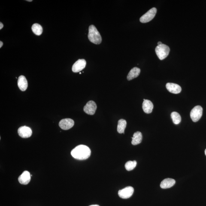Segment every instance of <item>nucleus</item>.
Returning <instances> with one entry per match:
<instances>
[{
  "label": "nucleus",
  "instance_id": "obj_2",
  "mask_svg": "<svg viewBox=\"0 0 206 206\" xmlns=\"http://www.w3.org/2000/svg\"><path fill=\"white\" fill-rule=\"evenodd\" d=\"M88 38L91 42L95 44H101L102 41L101 34L94 25H91L89 27Z\"/></svg>",
  "mask_w": 206,
  "mask_h": 206
},
{
  "label": "nucleus",
  "instance_id": "obj_3",
  "mask_svg": "<svg viewBox=\"0 0 206 206\" xmlns=\"http://www.w3.org/2000/svg\"><path fill=\"white\" fill-rule=\"evenodd\" d=\"M170 49L166 45L162 44L156 46V52L158 57L160 60H163L168 56Z\"/></svg>",
  "mask_w": 206,
  "mask_h": 206
},
{
  "label": "nucleus",
  "instance_id": "obj_1",
  "mask_svg": "<svg viewBox=\"0 0 206 206\" xmlns=\"http://www.w3.org/2000/svg\"><path fill=\"white\" fill-rule=\"evenodd\" d=\"M71 155L78 160H84L90 157L91 150L88 146L80 145L77 146L71 151Z\"/></svg>",
  "mask_w": 206,
  "mask_h": 206
},
{
  "label": "nucleus",
  "instance_id": "obj_21",
  "mask_svg": "<svg viewBox=\"0 0 206 206\" xmlns=\"http://www.w3.org/2000/svg\"><path fill=\"white\" fill-rule=\"evenodd\" d=\"M137 165L136 161H129L127 162L125 164V167L126 169L128 171H131L135 168Z\"/></svg>",
  "mask_w": 206,
  "mask_h": 206
},
{
  "label": "nucleus",
  "instance_id": "obj_9",
  "mask_svg": "<svg viewBox=\"0 0 206 206\" xmlns=\"http://www.w3.org/2000/svg\"><path fill=\"white\" fill-rule=\"evenodd\" d=\"M74 121L73 119L65 118L62 119L60 122L59 126L61 129L67 130L72 128L74 126Z\"/></svg>",
  "mask_w": 206,
  "mask_h": 206
},
{
  "label": "nucleus",
  "instance_id": "obj_5",
  "mask_svg": "<svg viewBox=\"0 0 206 206\" xmlns=\"http://www.w3.org/2000/svg\"><path fill=\"white\" fill-rule=\"evenodd\" d=\"M157 10L155 7L152 8L141 16L140 22L142 23H146L152 20L156 16Z\"/></svg>",
  "mask_w": 206,
  "mask_h": 206
},
{
  "label": "nucleus",
  "instance_id": "obj_14",
  "mask_svg": "<svg viewBox=\"0 0 206 206\" xmlns=\"http://www.w3.org/2000/svg\"><path fill=\"white\" fill-rule=\"evenodd\" d=\"M153 108V103L148 100L144 99L142 104V109L145 113L149 114L152 113Z\"/></svg>",
  "mask_w": 206,
  "mask_h": 206
},
{
  "label": "nucleus",
  "instance_id": "obj_13",
  "mask_svg": "<svg viewBox=\"0 0 206 206\" xmlns=\"http://www.w3.org/2000/svg\"><path fill=\"white\" fill-rule=\"evenodd\" d=\"M18 86L19 88L22 91H24L27 89L28 81L24 76L21 75L19 77L18 80Z\"/></svg>",
  "mask_w": 206,
  "mask_h": 206
},
{
  "label": "nucleus",
  "instance_id": "obj_23",
  "mask_svg": "<svg viewBox=\"0 0 206 206\" xmlns=\"http://www.w3.org/2000/svg\"><path fill=\"white\" fill-rule=\"evenodd\" d=\"M3 44V43L2 42V41L0 42V48L2 47Z\"/></svg>",
  "mask_w": 206,
  "mask_h": 206
},
{
  "label": "nucleus",
  "instance_id": "obj_8",
  "mask_svg": "<svg viewBox=\"0 0 206 206\" xmlns=\"http://www.w3.org/2000/svg\"><path fill=\"white\" fill-rule=\"evenodd\" d=\"M19 135L23 138L30 137L32 134V131L30 128L26 126L20 127L18 130Z\"/></svg>",
  "mask_w": 206,
  "mask_h": 206
},
{
  "label": "nucleus",
  "instance_id": "obj_27",
  "mask_svg": "<svg viewBox=\"0 0 206 206\" xmlns=\"http://www.w3.org/2000/svg\"><path fill=\"white\" fill-rule=\"evenodd\" d=\"M204 153H205V154L206 156V149H205V151H204Z\"/></svg>",
  "mask_w": 206,
  "mask_h": 206
},
{
  "label": "nucleus",
  "instance_id": "obj_26",
  "mask_svg": "<svg viewBox=\"0 0 206 206\" xmlns=\"http://www.w3.org/2000/svg\"><path fill=\"white\" fill-rule=\"evenodd\" d=\"M28 1V2H32L33 1L32 0H31V1Z\"/></svg>",
  "mask_w": 206,
  "mask_h": 206
},
{
  "label": "nucleus",
  "instance_id": "obj_11",
  "mask_svg": "<svg viewBox=\"0 0 206 206\" xmlns=\"http://www.w3.org/2000/svg\"><path fill=\"white\" fill-rule=\"evenodd\" d=\"M166 86L167 90L172 93L177 94L180 93L181 91L180 86L175 83H168Z\"/></svg>",
  "mask_w": 206,
  "mask_h": 206
},
{
  "label": "nucleus",
  "instance_id": "obj_28",
  "mask_svg": "<svg viewBox=\"0 0 206 206\" xmlns=\"http://www.w3.org/2000/svg\"><path fill=\"white\" fill-rule=\"evenodd\" d=\"M81 74V73H80V74Z\"/></svg>",
  "mask_w": 206,
  "mask_h": 206
},
{
  "label": "nucleus",
  "instance_id": "obj_7",
  "mask_svg": "<svg viewBox=\"0 0 206 206\" xmlns=\"http://www.w3.org/2000/svg\"><path fill=\"white\" fill-rule=\"evenodd\" d=\"M96 104L94 101H91L87 103L86 105L84 107V111L85 113L89 115H93L95 114L97 109Z\"/></svg>",
  "mask_w": 206,
  "mask_h": 206
},
{
  "label": "nucleus",
  "instance_id": "obj_6",
  "mask_svg": "<svg viewBox=\"0 0 206 206\" xmlns=\"http://www.w3.org/2000/svg\"><path fill=\"white\" fill-rule=\"evenodd\" d=\"M134 192V188L131 186H128L120 190L118 192V194L120 198L123 199H127L131 196Z\"/></svg>",
  "mask_w": 206,
  "mask_h": 206
},
{
  "label": "nucleus",
  "instance_id": "obj_20",
  "mask_svg": "<svg viewBox=\"0 0 206 206\" xmlns=\"http://www.w3.org/2000/svg\"><path fill=\"white\" fill-rule=\"evenodd\" d=\"M173 122L175 125H178L180 123L181 120V116L177 112H173L171 115Z\"/></svg>",
  "mask_w": 206,
  "mask_h": 206
},
{
  "label": "nucleus",
  "instance_id": "obj_12",
  "mask_svg": "<svg viewBox=\"0 0 206 206\" xmlns=\"http://www.w3.org/2000/svg\"><path fill=\"white\" fill-rule=\"evenodd\" d=\"M18 180L21 184L26 185L29 183L31 180V175L29 172L25 171L19 177Z\"/></svg>",
  "mask_w": 206,
  "mask_h": 206
},
{
  "label": "nucleus",
  "instance_id": "obj_24",
  "mask_svg": "<svg viewBox=\"0 0 206 206\" xmlns=\"http://www.w3.org/2000/svg\"><path fill=\"white\" fill-rule=\"evenodd\" d=\"M162 44V42H159L158 43V46Z\"/></svg>",
  "mask_w": 206,
  "mask_h": 206
},
{
  "label": "nucleus",
  "instance_id": "obj_16",
  "mask_svg": "<svg viewBox=\"0 0 206 206\" xmlns=\"http://www.w3.org/2000/svg\"><path fill=\"white\" fill-rule=\"evenodd\" d=\"M141 72V70L137 67H134L129 71L127 76L128 80L130 81L136 78L139 76Z\"/></svg>",
  "mask_w": 206,
  "mask_h": 206
},
{
  "label": "nucleus",
  "instance_id": "obj_4",
  "mask_svg": "<svg viewBox=\"0 0 206 206\" xmlns=\"http://www.w3.org/2000/svg\"><path fill=\"white\" fill-rule=\"evenodd\" d=\"M203 108L200 105L196 106L192 109L190 113L191 118L194 122H196L199 120L202 115Z\"/></svg>",
  "mask_w": 206,
  "mask_h": 206
},
{
  "label": "nucleus",
  "instance_id": "obj_10",
  "mask_svg": "<svg viewBox=\"0 0 206 206\" xmlns=\"http://www.w3.org/2000/svg\"><path fill=\"white\" fill-rule=\"evenodd\" d=\"M86 65V61L84 59H79L73 65L72 71L74 73L80 72L85 68Z\"/></svg>",
  "mask_w": 206,
  "mask_h": 206
},
{
  "label": "nucleus",
  "instance_id": "obj_18",
  "mask_svg": "<svg viewBox=\"0 0 206 206\" xmlns=\"http://www.w3.org/2000/svg\"><path fill=\"white\" fill-rule=\"evenodd\" d=\"M127 125L126 121L124 119H120L118 122L117 131L120 134L124 133Z\"/></svg>",
  "mask_w": 206,
  "mask_h": 206
},
{
  "label": "nucleus",
  "instance_id": "obj_17",
  "mask_svg": "<svg viewBox=\"0 0 206 206\" xmlns=\"http://www.w3.org/2000/svg\"><path fill=\"white\" fill-rule=\"evenodd\" d=\"M131 143L133 145H137L141 142L142 139V135L141 132L137 131L134 133L132 137Z\"/></svg>",
  "mask_w": 206,
  "mask_h": 206
},
{
  "label": "nucleus",
  "instance_id": "obj_19",
  "mask_svg": "<svg viewBox=\"0 0 206 206\" xmlns=\"http://www.w3.org/2000/svg\"><path fill=\"white\" fill-rule=\"evenodd\" d=\"M32 30L36 35L40 36L42 33L43 29L41 25L38 23H35L32 26Z\"/></svg>",
  "mask_w": 206,
  "mask_h": 206
},
{
  "label": "nucleus",
  "instance_id": "obj_15",
  "mask_svg": "<svg viewBox=\"0 0 206 206\" xmlns=\"http://www.w3.org/2000/svg\"><path fill=\"white\" fill-rule=\"evenodd\" d=\"M175 183V180L174 179L167 178L161 182L160 186L162 189H168L173 186Z\"/></svg>",
  "mask_w": 206,
  "mask_h": 206
},
{
  "label": "nucleus",
  "instance_id": "obj_22",
  "mask_svg": "<svg viewBox=\"0 0 206 206\" xmlns=\"http://www.w3.org/2000/svg\"><path fill=\"white\" fill-rule=\"evenodd\" d=\"M4 27V25L1 22L0 23V29H2Z\"/></svg>",
  "mask_w": 206,
  "mask_h": 206
},
{
  "label": "nucleus",
  "instance_id": "obj_25",
  "mask_svg": "<svg viewBox=\"0 0 206 206\" xmlns=\"http://www.w3.org/2000/svg\"><path fill=\"white\" fill-rule=\"evenodd\" d=\"M89 206H100L98 205V204H93V205H91Z\"/></svg>",
  "mask_w": 206,
  "mask_h": 206
}]
</instances>
